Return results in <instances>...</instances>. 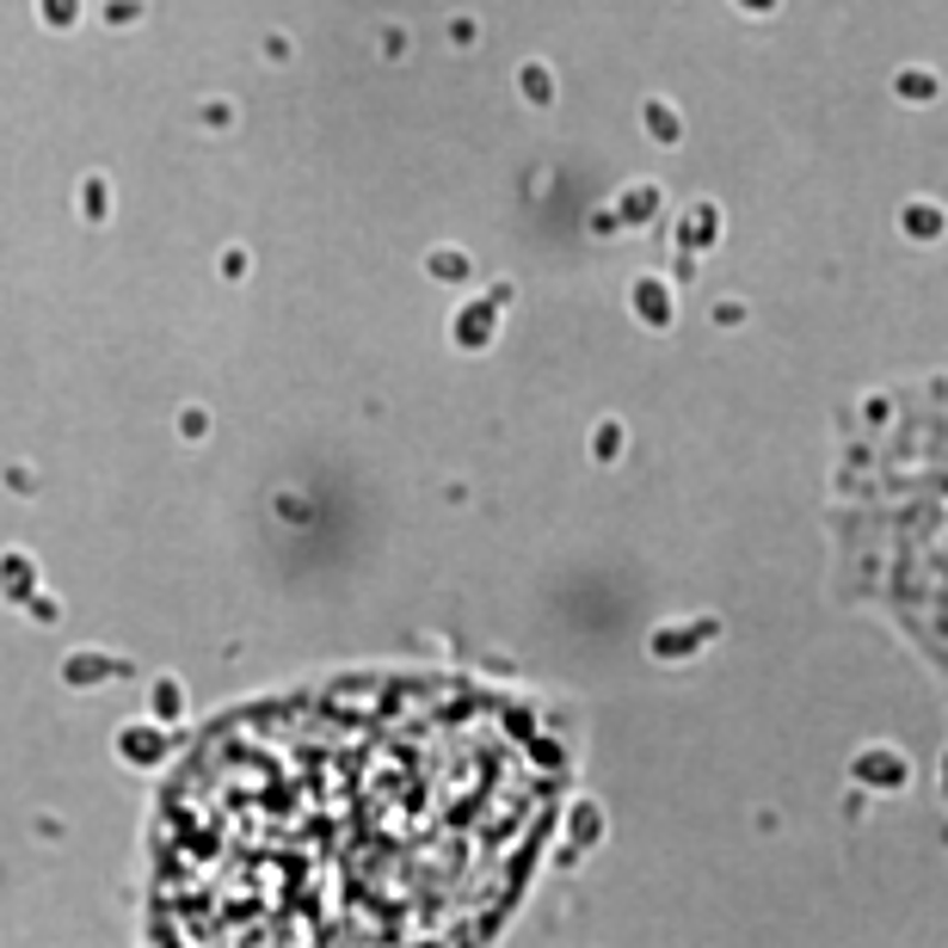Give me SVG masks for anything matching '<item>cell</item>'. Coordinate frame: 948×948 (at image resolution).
I'll return each instance as SVG.
<instances>
[{
	"label": "cell",
	"instance_id": "1",
	"mask_svg": "<svg viewBox=\"0 0 948 948\" xmlns=\"http://www.w3.org/2000/svg\"><path fill=\"white\" fill-rule=\"evenodd\" d=\"M560 763L512 702L364 678L228 715L167 782L160 943H468L517 900Z\"/></svg>",
	"mask_w": 948,
	"mask_h": 948
}]
</instances>
